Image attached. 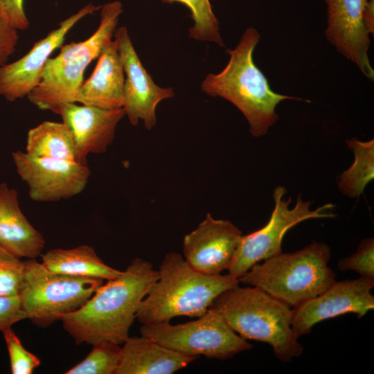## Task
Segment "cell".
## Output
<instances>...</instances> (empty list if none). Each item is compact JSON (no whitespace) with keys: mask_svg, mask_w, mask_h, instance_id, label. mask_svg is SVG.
Listing matches in <instances>:
<instances>
[{"mask_svg":"<svg viewBox=\"0 0 374 374\" xmlns=\"http://www.w3.org/2000/svg\"><path fill=\"white\" fill-rule=\"evenodd\" d=\"M26 319L19 296H0V332Z\"/></svg>","mask_w":374,"mask_h":374,"instance_id":"obj_29","label":"cell"},{"mask_svg":"<svg viewBox=\"0 0 374 374\" xmlns=\"http://www.w3.org/2000/svg\"><path fill=\"white\" fill-rule=\"evenodd\" d=\"M254 28H247L233 49L226 66L218 73L208 74L202 90L212 97L222 98L234 105L244 116L249 132L255 137L265 135L278 120L277 105L283 100L310 102L274 92L267 78L253 62V51L260 39Z\"/></svg>","mask_w":374,"mask_h":374,"instance_id":"obj_2","label":"cell"},{"mask_svg":"<svg viewBox=\"0 0 374 374\" xmlns=\"http://www.w3.org/2000/svg\"><path fill=\"white\" fill-rule=\"evenodd\" d=\"M115 40L125 73L123 109L131 125L139 121L151 130L156 125V107L165 99L175 96L172 87H161L142 64L125 26L116 30Z\"/></svg>","mask_w":374,"mask_h":374,"instance_id":"obj_13","label":"cell"},{"mask_svg":"<svg viewBox=\"0 0 374 374\" xmlns=\"http://www.w3.org/2000/svg\"><path fill=\"white\" fill-rule=\"evenodd\" d=\"M24 0H0V18L17 30H24L29 22L23 6Z\"/></svg>","mask_w":374,"mask_h":374,"instance_id":"obj_28","label":"cell"},{"mask_svg":"<svg viewBox=\"0 0 374 374\" xmlns=\"http://www.w3.org/2000/svg\"><path fill=\"white\" fill-rule=\"evenodd\" d=\"M242 236V231L231 222L215 219L207 213L197 227L184 236V259L200 273L220 274L228 269Z\"/></svg>","mask_w":374,"mask_h":374,"instance_id":"obj_15","label":"cell"},{"mask_svg":"<svg viewBox=\"0 0 374 374\" xmlns=\"http://www.w3.org/2000/svg\"><path fill=\"white\" fill-rule=\"evenodd\" d=\"M159 278V271L135 258L116 278L100 285L78 310L62 317L63 328L75 344L108 341L122 345L143 299Z\"/></svg>","mask_w":374,"mask_h":374,"instance_id":"obj_1","label":"cell"},{"mask_svg":"<svg viewBox=\"0 0 374 374\" xmlns=\"http://www.w3.org/2000/svg\"><path fill=\"white\" fill-rule=\"evenodd\" d=\"M72 138L77 162L87 164L89 153L105 152L112 144L116 126L125 116L123 107L103 109L70 103L63 105L58 114Z\"/></svg>","mask_w":374,"mask_h":374,"instance_id":"obj_16","label":"cell"},{"mask_svg":"<svg viewBox=\"0 0 374 374\" xmlns=\"http://www.w3.org/2000/svg\"><path fill=\"white\" fill-rule=\"evenodd\" d=\"M10 357V369L12 374H31L40 365L39 359L26 350L18 337L10 328L3 332Z\"/></svg>","mask_w":374,"mask_h":374,"instance_id":"obj_26","label":"cell"},{"mask_svg":"<svg viewBox=\"0 0 374 374\" xmlns=\"http://www.w3.org/2000/svg\"><path fill=\"white\" fill-rule=\"evenodd\" d=\"M164 3L178 2L187 6L191 12L194 25L189 29V37L224 46L220 33L218 21L209 0H161Z\"/></svg>","mask_w":374,"mask_h":374,"instance_id":"obj_23","label":"cell"},{"mask_svg":"<svg viewBox=\"0 0 374 374\" xmlns=\"http://www.w3.org/2000/svg\"><path fill=\"white\" fill-rule=\"evenodd\" d=\"M122 345L116 374H172L197 358L169 349L142 335L129 337Z\"/></svg>","mask_w":374,"mask_h":374,"instance_id":"obj_19","label":"cell"},{"mask_svg":"<svg viewBox=\"0 0 374 374\" xmlns=\"http://www.w3.org/2000/svg\"><path fill=\"white\" fill-rule=\"evenodd\" d=\"M158 271V279L136 314V319L141 324L169 321L180 316L199 317L221 293L240 283L229 273H200L175 252L165 255Z\"/></svg>","mask_w":374,"mask_h":374,"instance_id":"obj_3","label":"cell"},{"mask_svg":"<svg viewBox=\"0 0 374 374\" xmlns=\"http://www.w3.org/2000/svg\"><path fill=\"white\" fill-rule=\"evenodd\" d=\"M141 335L185 355L225 360L253 347L212 308L196 320L172 325L169 321L142 324Z\"/></svg>","mask_w":374,"mask_h":374,"instance_id":"obj_8","label":"cell"},{"mask_svg":"<svg viewBox=\"0 0 374 374\" xmlns=\"http://www.w3.org/2000/svg\"><path fill=\"white\" fill-rule=\"evenodd\" d=\"M210 308L243 339L269 344L282 362H291L303 352L292 328L291 308L258 287L230 288Z\"/></svg>","mask_w":374,"mask_h":374,"instance_id":"obj_4","label":"cell"},{"mask_svg":"<svg viewBox=\"0 0 374 374\" xmlns=\"http://www.w3.org/2000/svg\"><path fill=\"white\" fill-rule=\"evenodd\" d=\"M17 171L28 186L30 198L36 202H55L80 193L90 170L73 161L39 157L17 151L12 154Z\"/></svg>","mask_w":374,"mask_h":374,"instance_id":"obj_11","label":"cell"},{"mask_svg":"<svg viewBox=\"0 0 374 374\" xmlns=\"http://www.w3.org/2000/svg\"><path fill=\"white\" fill-rule=\"evenodd\" d=\"M45 241L23 214L17 193L0 184V247L17 258H36Z\"/></svg>","mask_w":374,"mask_h":374,"instance_id":"obj_18","label":"cell"},{"mask_svg":"<svg viewBox=\"0 0 374 374\" xmlns=\"http://www.w3.org/2000/svg\"><path fill=\"white\" fill-rule=\"evenodd\" d=\"M24 264L0 247V296H19L23 284Z\"/></svg>","mask_w":374,"mask_h":374,"instance_id":"obj_25","label":"cell"},{"mask_svg":"<svg viewBox=\"0 0 374 374\" xmlns=\"http://www.w3.org/2000/svg\"><path fill=\"white\" fill-rule=\"evenodd\" d=\"M122 12L118 1L102 6L96 30L84 41L61 46L58 55L48 59L39 82L27 96L28 100L39 109L57 114L65 104L75 103L84 71L112 40Z\"/></svg>","mask_w":374,"mask_h":374,"instance_id":"obj_6","label":"cell"},{"mask_svg":"<svg viewBox=\"0 0 374 374\" xmlns=\"http://www.w3.org/2000/svg\"><path fill=\"white\" fill-rule=\"evenodd\" d=\"M91 351L66 374H116L121 361V345L100 341L93 345Z\"/></svg>","mask_w":374,"mask_h":374,"instance_id":"obj_24","label":"cell"},{"mask_svg":"<svg viewBox=\"0 0 374 374\" xmlns=\"http://www.w3.org/2000/svg\"><path fill=\"white\" fill-rule=\"evenodd\" d=\"M101 7L87 4L35 42L23 57L1 66L0 96L8 101L27 97L39 82L50 55L62 45L69 30L83 17L93 14Z\"/></svg>","mask_w":374,"mask_h":374,"instance_id":"obj_14","label":"cell"},{"mask_svg":"<svg viewBox=\"0 0 374 374\" xmlns=\"http://www.w3.org/2000/svg\"><path fill=\"white\" fill-rule=\"evenodd\" d=\"M23 284L19 296L26 319L45 328L82 306L104 280L50 271L33 259L24 261Z\"/></svg>","mask_w":374,"mask_h":374,"instance_id":"obj_7","label":"cell"},{"mask_svg":"<svg viewBox=\"0 0 374 374\" xmlns=\"http://www.w3.org/2000/svg\"><path fill=\"white\" fill-rule=\"evenodd\" d=\"M346 144L355 159L350 167L339 177L337 186L342 194L357 198L374 178V140L361 141L353 138L346 140Z\"/></svg>","mask_w":374,"mask_h":374,"instance_id":"obj_22","label":"cell"},{"mask_svg":"<svg viewBox=\"0 0 374 374\" xmlns=\"http://www.w3.org/2000/svg\"><path fill=\"white\" fill-rule=\"evenodd\" d=\"M326 39L373 80L374 70L368 53L370 35L374 33V0H326Z\"/></svg>","mask_w":374,"mask_h":374,"instance_id":"obj_10","label":"cell"},{"mask_svg":"<svg viewBox=\"0 0 374 374\" xmlns=\"http://www.w3.org/2000/svg\"><path fill=\"white\" fill-rule=\"evenodd\" d=\"M18 39L17 30L0 18V67L14 53Z\"/></svg>","mask_w":374,"mask_h":374,"instance_id":"obj_30","label":"cell"},{"mask_svg":"<svg viewBox=\"0 0 374 374\" xmlns=\"http://www.w3.org/2000/svg\"><path fill=\"white\" fill-rule=\"evenodd\" d=\"M97 59L93 73L78 91L75 103L103 109L121 108L125 73L116 41L106 44Z\"/></svg>","mask_w":374,"mask_h":374,"instance_id":"obj_17","label":"cell"},{"mask_svg":"<svg viewBox=\"0 0 374 374\" xmlns=\"http://www.w3.org/2000/svg\"><path fill=\"white\" fill-rule=\"evenodd\" d=\"M42 263L50 271L57 274L112 280L119 271L106 265L94 249L83 244L72 249H54L42 255Z\"/></svg>","mask_w":374,"mask_h":374,"instance_id":"obj_20","label":"cell"},{"mask_svg":"<svg viewBox=\"0 0 374 374\" xmlns=\"http://www.w3.org/2000/svg\"><path fill=\"white\" fill-rule=\"evenodd\" d=\"M26 150V153L35 157L77 162L72 138L63 123L44 121L30 129L27 135Z\"/></svg>","mask_w":374,"mask_h":374,"instance_id":"obj_21","label":"cell"},{"mask_svg":"<svg viewBox=\"0 0 374 374\" xmlns=\"http://www.w3.org/2000/svg\"><path fill=\"white\" fill-rule=\"evenodd\" d=\"M287 190L278 186L273 191L274 208L267 224L261 229L242 235L228 268L230 275L239 279L254 265L281 253L285 233L295 225L305 220L332 218L335 206L328 203L310 209L311 202L303 201L299 195L295 206L290 208L291 197L284 198Z\"/></svg>","mask_w":374,"mask_h":374,"instance_id":"obj_9","label":"cell"},{"mask_svg":"<svg viewBox=\"0 0 374 374\" xmlns=\"http://www.w3.org/2000/svg\"><path fill=\"white\" fill-rule=\"evenodd\" d=\"M341 271H355L360 277L374 280V239H364L351 256L337 262Z\"/></svg>","mask_w":374,"mask_h":374,"instance_id":"obj_27","label":"cell"},{"mask_svg":"<svg viewBox=\"0 0 374 374\" xmlns=\"http://www.w3.org/2000/svg\"><path fill=\"white\" fill-rule=\"evenodd\" d=\"M374 280L359 277L335 281L323 292L292 310V328L297 338L326 319L346 313L362 318L374 308Z\"/></svg>","mask_w":374,"mask_h":374,"instance_id":"obj_12","label":"cell"},{"mask_svg":"<svg viewBox=\"0 0 374 374\" xmlns=\"http://www.w3.org/2000/svg\"><path fill=\"white\" fill-rule=\"evenodd\" d=\"M331 251L313 242L293 253L272 256L254 265L239 281L258 287L290 308L315 297L335 281L328 266Z\"/></svg>","mask_w":374,"mask_h":374,"instance_id":"obj_5","label":"cell"}]
</instances>
